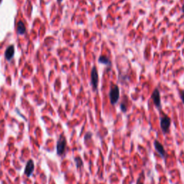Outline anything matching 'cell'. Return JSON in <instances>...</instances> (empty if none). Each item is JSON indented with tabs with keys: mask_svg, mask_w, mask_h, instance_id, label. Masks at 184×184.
Returning <instances> with one entry per match:
<instances>
[{
	"mask_svg": "<svg viewBox=\"0 0 184 184\" xmlns=\"http://www.w3.org/2000/svg\"><path fill=\"white\" fill-rule=\"evenodd\" d=\"M119 94L120 93H119V88L118 86L115 85V84H111L109 93V100H110L111 104L115 105L118 102Z\"/></svg>",
	"mask_w": 184,
	"mask_h": 184,
	"instance_id": "cell-1",
	"label": "cell"
},
{
	"mask_svg": "<svg viewBox=\"0 0 184 184\" xmlns=\"http://www.w3.org/2000/svg\"><path fill=\"white\" fill-rule=\"evenodd\" d=\"M171 124V119L166 114H164L161 118H160V128L162 131V132L168 133L169 132L170 127Z\"/></svg>",
	"mask_w": 184,
	"mask_h": 184,
	"instance_id": "cell-2",
	"label": "cell"
},
{
	"mask_svg": "<svg viewBox=\"0 0 184 184\" xmlns=\"http://www.w3.org/2000/svg\"><path fill=\"white\" fill-rule=\"evenodd\" d=\"M91 84L94 91H97L99 85V74L96 66H93L91 71Z\"/></svg>",
	"mask_w": 184,
	"mask_h": 184,
	"instance_id": "cell-3",
	"label": "cell"
},
{
	"mask_svg": "<svg viewBox=\"0 0 184 184\" xmlns=\"http://www.w3.org/2000/svg\"><path fill=\"white\" fill-rule=\"evenodd\" d=\"M66 148V139L64 135H60L57 142V153L59 155L64 154Z\"/></svg>",
	"mask_w": 184,
	"mask_h": 184,
	"instance_id": "cell-4",
	"label": "cell"
},
{
	"mask_svg": "<svg viewBox=\"0 0 184 184\" xmlns=\"http://www.w3.org/2000/svg\"><path fill=\"white\" fill-rule=\"evenodd\" d=\"M151 99L153 101L155 106L158 109L161 108V97H160V91L158 88H155L151 95Z\"/></svg>",
	"mask_w": 184,
	"mask_h": 184,
	"instance_id": "cell-5",
	"label": "cell"
},
{
	"mask_svg": "<svg viewBox=\"0 0 184 184\" xmlns=\"http://www.w3.org/2000/svg\"><path fill=\"white\" fill-rule=\"evenodd\" d=\"M154 147L155 148L156 151H157L158 152V154L160 155V157L163 158V159H165L167 155H166V151L165 148H164L163 145H162L160 143L158 140H155L154 141Z\"/></svg>",
	"mask_w": 184,
	"mask_h": 184,
	"instance_id": "cell-6",
	"label": "cell"
},
{
	"mask_svg": "<svg viewBox=\"0 0 184 184\" xmlns=\"http://www.w3.org/2000/svg\"><path fill=\"white\" fill-rule=\"evenodd\" d=\"M33 171H34V163H33L32 160H28V162H27L26 165V167H25V174L27 177H30V176L32 175Z\"/></svg>",
	"mask_w": 184,
	"mask_h": 184,
	"instance_id": "cell-7",
	"label": "cell"
},
{
	"mask_svg": "<svg viewBox=\"0 0 184 184\" xmlns=\"http://www.w3.org/2000/svg\"><path fill=\"white\" fill-rule=\"evenodd\" d=\"M14 54H15V47L14 46H9L5 51L6 59L7 60H11L13 58Z\"/></svg>",
	"mask_w": 184,
	"mask_h": 184,
	"instance_id": "cell-8",
	"label": "cell"
},
{
	"mask_svg": "<svg viewBox=\"0 0 184 184\" xmlns=\"http://www.w3.org/2000/svg\"><path fill=\"white\" fill-rule=\"evenodd\" d=\"M98 61H99V63L103 64V65L107 66V67H109V68H111V66L112 64H111V60L109 59V58L107 56H99V59H98Z\"/></svg>",
	"mask_w": 184,
	"mask_h": 184,
	"instance_id": "cell-9",
	"label": "cell"
},
{
	"mask_svg": "<svg viewBox=\"0 0 184 184\" xmlns=\"http://www.w3.org/2000/svg\"><path fill=\"white\" fill-rule=\"evenodd\" d=\"M26 31V27H25L24 23L19 21L17 24V32L19 35H23Z\"/></svg>",
	"mask_w": 184,
	"mask_h": 184,
	"instance_id": "cell-10",
	"label": "cell"
},
{
	"mask_svg": "<svg viewBox=\"0 0 184 184\" xmlns=\"http://www.w3.org/2000/svg\"><path fill=\"white\" fill-rule=\"evenodd\" d=\"M74 160H75V163L77 168H81L82 166H83V160H82V159L80 157H76Z\"/></svg>",
	"mask_w": 184,
	"mask_h": 184,
	"instance_id": "cell-11",
	"label": "cell"
},
{
	"mask_svg": "<svg viewBox=\"0 0 184 184\" xmlns=\"http://www.w3.org/2000/svg\"><path fill=\"white\" fill-rule=\"evenodd\" d=\"M120 109H121V110H122L123 113H126L127 112V106L126 104V102H125V101H124V100H123L122 102L120 104Z\"/></svg>",
	"mask_w": 184,
	"mask_h": 184,
	"instance_id": "cell-12",
	"label": "cell"
},
{
	"mask_svg": "<svg viewBox=\"0 0 184 184\" xmlns=\"http://www.w3.org/2000/svg\"><path fill=\"white\" fill-rule=\"evenodd\" d=\"M92 136H93V134H92L91 132H87V133H86L85 136H84V142H87V140H91V138H92Z\"/></svg>",
	"mask_w": 184,
	"mask_h": 184,
	"instance_id": "cell-13",
	"label": "cell"
},
{
	"mask_svg": "<svg viewBox=\"0 0 184 184\" xmlns=\"http://www.w3.org/2000/svg\"><path fill=\"white\" fill-rule=\"evenodd\" d=\"M179 94H180V97H181L182 102L184 104V90L183 89H180L179 90Z\"/></svg>",
	"mask_w": 184,
	"mask_h": 184,
	"instance_id": "cell-14",
	"label": "cell"
},
{
	"mask_svg": "<svg viewBox=\"0 0 184 184\" xmlns=\"http://www.w3.org/2000/svg\"><path fill=\"white\" fill-rule=\"evenodd\" d=\"M140 181H141V175H140V177H139V179H138V181H137V183L136 184H144L143 183H142V182H140Z\"/></svg>",
	"mask_w": 184,
	"mask_h": 184,
	"instance_id": "cell-15",
	"label": "cell"
},
{
	"mask_svg": "<svg viewBox=\"0 0 184 184\" xmlns=\"http://www.w3.org/2000/svg\"><path fill=\"white\" fill-rule=\"evenodd\" d=\"M181 10H182V12H184V4L183 5H182V7H181Z\"/></svg>",
	"mask_w": 184,
	"mask_h": 184,
	"instance_id": "cell-16",
	"label": "cell"
},
{
	"mask_svg": "<svg viewBox=\"0 0 184 184\" xmlns=\"http://www.w3.org/2000/svg\"><path fill=\"white\" fill-rule=\"evenodd\" d=\"M62 1H63V0H58V2H61Z\"/></svg>",
	"mask_w": 184,
	"mask_h": 184,
	"instance_id": "cell-17",
	"label": "cell"
},
{
	"mask_svg": "<svg viewBox=\"0 0 184 184\" xmlns=\"http://www.w3.org/2000/svg\"><path fill=\"white\" fill-rule=\"evenodd\" d=\"M0 1H1V0H0Z\"/></svg>",
	"mask_w": 184,
	"mask_h": 184,
	"instance_id": "cell-18",
	"label": "cell"
}]
</instances>
